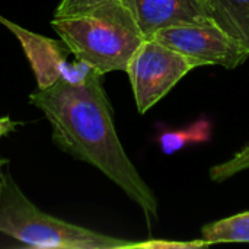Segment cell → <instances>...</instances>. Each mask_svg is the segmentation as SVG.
I'll return each mask as SVG.
<instances>
[{"mask_svg": "<svg viewBox=\"0 0 249 249\" xmlns=\"http://www.w3.org/2000/svg\"><path fill=\"white\" fill-rule=\"evenodd\" d=\"M210 247L204 239H197L193 242H179V241H165V239H149L144 242H134V248L149 249H193Z\"/></svg>", "mask_w": 249, "mask_h": 249, "instance_id": "4fadbf2b", "label": "cell"}, {"mask_svg": "<svg viewBox=\"0 0 249 249\" xmlns=\"http://www.w3.org/2000/svg\"><path fill=\"white\" fill-rule=\"evenodd\" d=\"M193 69L196 66L179 53L155 38H144L125 70L139 112L146 114Z\"/></svg>", "mask_w": 249, "mask_h": 249, "instance_id": "277c9868", "label": "cell"}, {"mask_svg": "<svg viewBox=\"0 0 249 249\" xmlns=\"http://www.w3.org/2000/svg\"><path fill=\"white\" fill-rule=\"evenodd\" d=\"M0 22L19 39L36 77L38 89H47L60 79L69 83H82L93 71L92 67L77 58L69 60L71 51L63 39L57 41L31 32L1 16Z\"/></svg>", "mask_w": 249, "mask_h": 249, "instance_id": "8992f818", "label": "cell"}, {"mask_svg": "<svg viewBox=\"0 0 249 249\" xmlns=\"http://www.w3.org/2000/svg\"><path fill=\"white\" fill-rule=\"evenodd\" d=\"M9 163V160L7 159H4V158H0V194H1V191H3V187H4V182H6V171H4V168H6V165Z\"/></svg>", "mask_w": 249, "mask_h": 249, "instance_id": "9a60e30c", "label": "cell"}, {"mask_svg": "<svg viewBox=\"0 0 249 249\" xmlns=\"http://www.w3.org/2000/svg\"><path fill=\"white\" fill-rule=\"evenodd\" d=\"M201 239L213 244L249 242V212H244L203 226Z\"/></svg>", "mask_w": 249, "mask_h": 249, "instance_id": "9c48e42d", "label": "cell"}, {"mask_svg": "<svg viewBox=\"0 0 249 249\" xmlns=\"http://www.w3.org/2000/svg\"><path fill=\"white\" fill-rule=\"evenodd\" d=\"M109 0H61L54 12V18H70L88 13Z\"/></svg>", "mask_w": 249, "mask_h": 249, "instance_id": "7c38bea8", "label": "cell"}, {"mask_svg": "<svg viewBox=\"0 0 249 249\" xmlns=\"http://www.w3.org/2000/svg\"><path fill=\"white\" fill-rule=\"evenodd\" d=\"M152 38L184 55L196 67L222 66L235 69L249 53L214 23H184L158 31Z\"/></svg>", "mask_w": 249, "mask_h": 249, "instance_id": "5b68a950", "label": "cell"}, {"mask_svg": "<svg viewBox=\"0 0 249 249\" xmlns=\"http://www.w3.org/2000/svg\"><path fill=\"white\" fill-rule=\"evenodd\" d=\"M0 233L38 249H121L134 242L104 235L41 212L7 174L0 194Z\"/></svg>", "mask_w": 249, "mask_h": 249, "instance_id": "3957f363", "label": "cell"}, {"mask_svg": "<svg viewBox=\"0 0 249 249\" xmlns=\"http://www.w3.org/2000/svg\"><path fill=\"white\" fill-rule=\"evenodd\" d=\"M249 169V143L239 152H236L231 159L217 163L210 168V179L213 182H223L232 177Z\"/></svg>", "mask_w": 249, "mask_h": 249, "instance_id": "8fae6325", "label": "cell"}, {"mask_svg": "<svg viewBox=\"0 0 249 249\" xmlns=\"http://www.w3.org/2000/svg\"><path fill=\"white\" fill-rule=\"evenodd\" d=\"M29 102L39 108L53 128V142L74 159L99 169L147 216L158 217V198L127 156L114 127L102 74L92 71L82 83L57 80L36 89Z\"/></svg>", "mask_w": 249, "mask_h": 249, "instance_id": "6da1fadb", "label": "cell"}, {"mask_svg": "<svg viewBox=\"0 0 249 249\" xmlns=\"http://www.w3.org/2000/svg\"><path fill=\"white\" fill-rule=\"evenodd\" d=\"M212 137V124L201 118L184 130L165 131L159 137V146L165 155H174L191 143H206Z\"/></svg>", "mask_w": 249, "mask_h": 249, "instance_id": "30bf717a", "label": "cell"}, {"mask_svg": "<svg viewBox=\"0 0 249 249\" xmlns=\"http://www.w3.org/2000/svg\"><path fill=\"white\" fill-rule=\"evenodd\" d=\"M20 123L19 121H13L9 117H0V139L9 133H12Z\"/></svg>", "mask_w": 249, "mask_h": 249, "instance_id": "5bb4252c", "label": "cell"}, {"mask_svg": "<svg viewBox=\"0 0 249 249\" xmlns=\"http://www.w3.org/2000/svg\"><path fill=\"white\" fill-rule=\"evenodd\" d=\"M144 38L184 23H213L200 0H121Z\"/></svg>", "mask_w": 249, "mask_h": 249, "instance_id": "52a82bcc", "label": "cell"}, {"mask_svg": "<svg viewBox=\"0 0 249 249\" xmlns=\"http://www.w3.org/2000/svg\"><path fill=\"white\" fill-rule=\"evenodd\" d=\"M51 26L74 58L102 76L117 70L125 71L144 39L121 0H109L83 15L54 18Z\"/></svg>", "mask_w": 249, "mask_h": 249, "instance_id": "7a4b0ae2", "label": "cell"}, {"mask_svg": "<svg viewBox=\"0 0 249 249\" xmlns=\"http://www.w3.org/2000/svg\"><path fill=\"white\" fill-rule=\"evenodd\" d=\"M210 20L249 53V0H200Z\"/></svg>", "mask_w": 249, "mask_h": 249, "instance_id": "ba28073f", "label": "cell"}]
</instances>
